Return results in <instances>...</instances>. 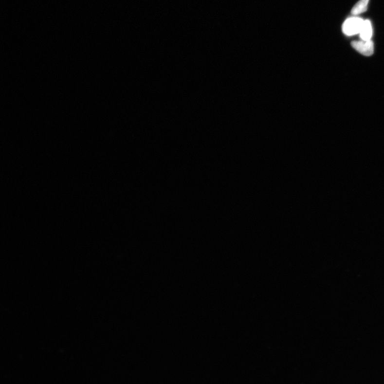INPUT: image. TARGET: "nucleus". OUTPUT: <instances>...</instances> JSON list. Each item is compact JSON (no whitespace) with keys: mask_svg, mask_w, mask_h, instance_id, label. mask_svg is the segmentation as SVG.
Wrapping results in <instances>:
<instances>
[{"mask_svg":"<svg viewBox=\"0 0 384 384\" xmlns=\"http://www.w3.org/2000/svg\"><path fill=\"white\" fill-rule=\"evenodd\" d=\"M364 20L359 18H350L344 22L343 31L345 35L351 36L360 33Z\"/></svg>","mask_w":384,"mask_h":384,"instance_id":"1","label":"nucleus"},{"mask_svg":"<svg viewBox=\"0 0 384 384\" xmlns=\"http://www.w3.org/2000/svg\"><path fill=\"white\" fill-rule=\"evenodd\" d=\"M351 45L356 51L366 56H370L374 53V43L371 40L355 41L352 42Z\"/></svg>","mask_w":384,"mask_h":384,"instance_id":"2","label":"nucleus"},{"mask_svg":"<svg viewBox=\"0 0 384 384\" xmlns=\"http://www.w3.org/2000/svg\"><path fill=\"white\" fill-rule=\"evenodd\" d=\"M359 34L362 40L364 41L371 40L372 36V29L370 20H364L363 27H362Z\"/></svg>","mask_w":384,"mask_h":384,"instance_id":"3","label":"nucleus"},{"mask_svg":"<svg viewBox=\"0 0 384 384\" xmlns=\"http://www.w3.org/2000/svg\"><path fill=\"white\" fill-rule=\"evenodd\" d=\"M369 0H360L352 9L351 13L357 15L366 12Z\"/></svg>","mask_w":384,"mask_h":384,"instance_id":"4","label":"nucleus"}]
</instances>
